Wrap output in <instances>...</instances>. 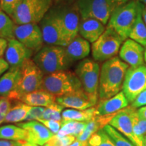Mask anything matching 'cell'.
Listing matches in <instances>:
<instances>
[{
	"instance_id": "49",
	"label": "cell",
	"mask_w": 146,
	"mask_h": 146,
	"mask_svg": "<svg viewBox=\"0 0 146 146\" xmlns=\"http://www.w3.org/2000/svg\"><path fill=\"white\" fill-rule=\"evenodd\" d=\"M143 144H144V146H146V135H145V138H144Z\"/></svg>"
},
{
	"instance_id": "21",
	"label": "cell",
	"mask_w": 146,
	"mask_h": 146,
	"mask_svg": "<svg viewBox=\"0 0 146 146\" xmlns=\"http://www.w3.org/2000/svg\"><path fill=\"white\" fill-rule=\"evenodd\" d=\"M64 48L67 56L72 62L85 59L91 50L90 43L79 35L76 36Z\"/></svg>"
},
{
	"instance_id": "13",
	"label": "cell",
	"mask_w": 146,
	"mask_h": 146,
	"mask_svg": "<svg viewBox=\"0 0 146 146\" xmlns=\"http://www.w3.org/2000/svg\"><path fill=\"white\" fill-rule=\"evenodd\" d=\"M14 37L35 53L43 46V38L39 24L27 23L15 25Z\"/></svg>"
},
{
	"instance_id": "46",
	"label": "cell",
	"mask_w": 146,
	"mask_h": 146,
	"mask_svg": "<svg viewBox=\"0 0 146 146\" xmlns=\"http://www.w3.org/2000/svg\"><path fill=\"white\" fill-rule=\"evenodd\" d=\"M56 3H75L76 0H54Z\"/></svg>"
},
{
	"instance_id": "30",
	"label": "cell",
	"mask_w": 146,
	"mask_h": 146,
	"mask_svg": "<svg viewBox=\"0 0 146 146\" xmlns=\"http://www.w3.org/2000/svg\"><path fill=\"white\" fill-rule=\"evenodd\" d=\"M103 129L112 140L115 146H135L130 140L111 125H106Z\"/></svg>"
},
{
	"instance_id": "25",
	"label": "cell",
	"mask_w": 146,
	"mask_h": 146,
	"mask_svg": "<svg viewBox=\"0 0 146 146\" xmlns=\"http://www.w3.org/2000/svg\"><path fill=\"white\" fill-rule=\"evenodd\" d=\"M16 104L11 107L10 110L5 116V123H18L24 121L27 114L32 106L25 104L23 102L20 101L14 102Z\"/></svg>"
},
{
	"instance_id": "32",
	"label": "cell",
	"mask_w": 146,
	"mask_h": 146,
	"mask_svg": "<svg viewBox=\"0 0 146 146\" xmlns=\"http://www.w3.org/2000/svg\"><path fill=\"white\" fill-rule=\"evenodd\" d=\"M64 109L62 106L58 104L57 102L52 104L50 106L45 108V110L43 112V116L40 119L45 120H54L58 121H62V113Z\"/></svg>"
},
{
	"instance_id": "6",
	"label": "cell",
	"mask_w": 146,
	"mask_h": 146,
	"mask_svg": "<svg viewBox=\"0 0 146 146\" xmlns=\"http://www.w3.org/2000/svg\"><path fill=\"white\" fill-rule=\"evenodd\" d=\"M129 0H76L81 18H92L107 25L113 12Z\"/></svg>"
},
{
	"instance_id": "1",
	"label": "cell",
	"mask_w": 146,
	"mask_h": 146,
	"mask_svg": "<svg viewBox=\"0 0 146 146\" xmlns=\"http://www.w3.org/2000/svg\"><path fill=\"white\" fill-rule=\"evenodd\" d=\"M129 65L115 56L104 62L100 68L99 101L114 96L123 89L125 76Z\"/></svg>"
},
{
	"instance_id": "23",
	"label": "cell",
	"mask_w": 146,
	"mask_h": 146,
	"mask_svg": "<svg viewBox=\"0 0 146 146\" xmlns=\"http://www.w3.org/2000/svg\"><path fill=\"white\" fill-rule=\"evenodd\" d=\"M21 76V67L10 68L0 77V97L8 98L15 90Z\"/></svg>"
},
{
	"instance_id": "34",
	"label": "cell",
	"mask_w": 146,
	"mask_h": 146,
	"mask_svg": "<svg viewBox=\"0 0 146 146\" xmlns=\"http://www.w3.org/2000/svg\"><path fill=\"white\" fill-rule=\"evenodd\" d=\"M22 1L23 0H0V9L12 17Z\"/></svg>"
},
{
	"instance_id": "5",
	"label": "cell",
	"mask_w": 146,
	"mask_h": 146,
	"mask_svg": "<svg viewBox=\"0 0 146 146\" xmlns=\"http://www.w3.org/2000/svg\"><path fill=\"white\" fill-rule=\"evenodd\" d=\"M44 76L33 59L27 60L21 66V76L17 86L8 98L12 102H17L24 95L41 89Z\"/></svg>"
},
{
	"instance_id": "43",
	"label": "cell",
	"mask_w": 146,
	"mask_h": 146,
	"mask_svg": "<svg viewBox=\"0 0 146 146\" xmlns=\"http://www.w3.org/2000/svg\"><path fill=\"white\" fill-rule=\"evenodd\" d=\"M137 121H138L139 125L140 126V127L141 128L142 131H143L144 134L146 135V120L142 119V118H141L138 116Z\"/></svg>"
},
{
	"instance_id": "11",
	"label": "cell",
	"mask_w": 146,
	"mask_h": 146,
	"mask_svg": "<svg viewBox=\"0 0 146 146\" xmlns=\"http://www.w3.org/2000/svg\"><path fill=\"white\" fill-rule=\"evenodd\" d=\"M43 41L47 45L65 47L69 43L61 25L50 10L39 23Z\"/></svg>"
},
{
	"instance_id": "36",
	"label": "cell",
	"mask_w": 146,
	"mask_h": 146,
	"mask_svg": "<svg viewBox=\"0 0 146 146\" xmlns=\"http://www.w3.org/2000/svg\"><path fill=\"white\" fill-rule=\"evenodd\" d=\"M12 101L6 98H0V125L4 123L8 111L12 107Z\"/></svg>"
},
{
	"instance_id": "45",
	"label": "cell",
	"mask_w": 146,
	"mask_h": 146,
	"mask_svg": "<svg viewBox=\"0 0 146 146\" xmlns=\"http://www.w3.org/2000/svg\"><path fill=\"white\" fill-rule=\"evenodd\" d=\"M19 142L20 146H38V145L30 143V142L25 141V140H21V141H19Z\"/></svg>"
},
{
	"instance_id": "41",
	"label": "cell",
	"mask_w": 146,
	"mask_h": 146,
	"mask_svg": "<svg viewBox=\"0 0 146 146\" xmlns=\"http://www.w3.org/2000/svg\"><path fill=\"white\" fill-rule=\"evenodd\" d=\"M0 146H18V141L0 139Z\"/></svg>"
},
{
	"instance_id": "10",
	"label": "cell",
	"mask_w": 146,
	"mask_h": 146,
	"mask_svg": "<svg viewBox=\"0 0 146 146\" xmlns=\"http://www.w3.org/2000/svg\"><path fill=\"white\" fill-rule=\"evenodd\" d=\"M57 18L69 43L78 35L81 14L75 3H58L50 9Z\"/></svg>"
},
{
	"instance_id": "4",
	"label": "cell",
	"mask_w": 146,
	"mask_h": 146,
	"mask_svg": "<svg viewBox=\"0 0 146 146\" xmlns=\"http://www.w3.org/2000/svg\"><path fill=\"white\" fill-rule=\"evenodd\" d=\"M41 89L56 97L72 94L83 89L76 73L67 70L45 74Z\"/></svg>"
},
{
	"instance_id": "31",
	"label": "cell",
	"mask_w": 146,
	"mask_h": 146,
	"mask_svg": "<svg viewBox=\"0 0 146 146\" xmlns=\"http://www.w3.org/2000/svg\"><path fill=\"white\" fill-rule=\"evenodd\" d=\"M89 146H115L112 140L103 129L94 133L88 140Z\"/></svg>"
},
{
	"instance_id": "18",
	"label": "cell",
	"mask_w": 146,
	"mask_h": 146,
	"mask_svg": "<svg viewBox=\"0 0 146 146\" xmlns=\"http://www.w3.org/2000/svg\"><path fill=\"white\" fill-rule=\"evenodd\" d=\"M56 102L64 108L81 110L94 107L97 104L85 94L83 89L72 94L56 97Z\"/></svg>"
},
{
	"instance_id": "16",
	"label": "cell",
	"mask_w": 146,
	"mask_h": 146,
	"mask_svg": "<svg viewBox=\"0 0 146 146\" xmlns=\"http://www.w3.org/2000/svg\"><path fill=\"white\" fill-rule=\"evenodd\" d=\"M8 44L5 53V59L10 65V68L21 67L27 60L32 57L34 52L17 39H8Z\"/></svg>"
},
{
	"instance_id": "50",
	"label": "cell",
	"mask_w": 146,
	"mask_h": 146,
	"mask_svg": "<svg viewBox=\"0 0 146 146\" xmlns=\"http://www.w3.org/2000/svg\"><path fill=\"white\" fill-rule=\"evenodd\" d=\"M141 3H143V4H146V0H140Z\"/></svg>"
},
{
	"instance_id": "15",
	"label": "cell",
	"mask_w": 146,
	"mask_h": 146,
	"mask_svg": "<svg viewBox=\"0 0 146 146\" xmlns=\"http://www.w3.org/2000/svg\"><path fill=\"white\" fill-rule=\"evenodd\" d=\"M145 47L128 38L123 42L119 51L120 59L131 67H138L144 65Z\"/></svg>"
},
{
	"instance_id": "7",
	"label": "cell",
	"mask_w": 146,
	"mask_h": 146,
	"mask_svg": "<svg viewBox=\"0 0 146 146\" xmlns=\"http://www.w3.org/2000/svg\"><path fill=\"white\" fill-rule=\"evenodd\" d=\"M54 0H23L12 14L16 25L39 24L53 6Z\"/></svg>"
},
{
	"instance_id": "22",
	"label": "cell",
	"mask_w": 146,
	"mask_h": 146,
	"mask_svg": "<svg viewBox=\"0 0 146 146\" xmlns=\"http://www.w3.org/2000/svg\"><path fill=\"white\" fill-rule=\"evenodd\" d=\"M56 96L44 89L37 90L24 95L19 100L20 102H23L25 104L30 106H41L48 107L56 102Z\"/></svg>"
},
{
	"instance_id": "39",
	"label": "cell",
	"mask_w": 146,
	"mask_h": 146,
	"mask_svg": "<svg viewBox=\"0 0 146 146\" xmlns=\"http://www.w3.org/2000/svg\"><path fill=\"white\" fill-rule=\"evenodd\" d=\"M9 68H10V65L8 62L5 60V59H3L2 57L0 58V77L6 71H8Z\"/></svg>"
},
{
	"instance_id": "20",
	"label": "cell",
	"mask_w": 146,
	"mask_h": 146,
	"mask_svg": "<svg viewBox=\"0 0 146 146\" xmlns=\"http://www.w3.org/2000/svg\"><path fill=\"white\" fill-rule=\"evenodd\" d=\"M129 102L123 91L109 99L98 102L96 104V115L104 116L116 114L120 110L129 106Z\"/></svg>"
},
{
	"instance_id": "28",
	"label": "cell",
	"mask_w": 146,
	"mask_h": 146,
	"mask_svg": "<svg viewBox=\"0 0 146 146\" xmlns=\"http://www.w3.org/2000/svg\"><path fill=\"white\" fill-rule=\"evenodd\" d=\"M129 38L146 47V25L142 17V12L139 14Z\"/></svg>"
},
{
	"instance_id": "37",
	"label": "cell",
	"mask_w": 146,
	"mask_h": 146,
	"mask_svg": "<svg viewBox=\"0 0 146 146\" xmlns=\"http://www.w3.org/2000/svg\"><path fill=\"white\" fill-rule=\"evenodd\" d=\"M38 121L43 124L45 127H47L54 135L57 134L62 127V121H58V120H54L39 119Z\"/></svg>"
},
{
	"instance_id": "29",
	"label": "cell",
	"mask_w": 146,
	"mask_h": 146,
	"mask_svg": "<svg viewBox=\"0 0 146 146\" xmlns=\"http://www.w3.org/2000/svg\"><path fill=\"white\" fill-rule=\"evenodd\" d=\"M15 25L12 18L0 9V37L8 40L15 38Z\"/></svg>"
},
{
	"instance_id": "14",
	"label": "cell",
	"mask_w": 146,
	"mask_h": 146,
	"mask_svg": "<svg viewBox=\"0 0 146 146\" xmlns=\"http://www.w3.org/2000/svg\"><path fill=\"white\" fill-rule=\"evenodd\" d=\"M131 110L132 107L130 106L120 110L111 120L109 125L119 131L135 146H143L140 143L135 135L131 116Z\"/></svg>"
},
{
	"instance_id": "42",
	"label": "cell",
	"mask_w": 146,
	"mask_h": 146,
	"mask_svg": "<svg viewBox=\"0 0 146 146\" xmlns=\"http://www.w3.org/2000/svg\"><path fill=\"white\" fill-rule=\"evenodd\" d=\"M138 116L142 119L146 120V106L141 107L140 108L137 110Z\"/></svg>"
},
{
	"instance_id": "9",
	"label": "cell",
	"mask_w": 146,
	"mask_h": 146,
	"mask_svg": "<svg viewBox=\"0 0 146 146\" xmlns=\"http://www.w3.org/2000/svg\"><path fill=\"white\" fill-rule=\"evenodd\" d=\"M74 72L81 82L85 94L93 101L98 103L100 74L99 64L95 60L83 59L77 65Z\"/></svg>"
},
{
	"instance_id": "8",
	"label": "cell",
	"mask_w": 146,
	"mask_h": 146,
	"mask_svg": "<svg viewBox=\"0 0 146 146\" xmlns=\"http://www.w3.org/2000/svg\"><path fill=\"white\" fill-rule=\"evenodd\" d=\"M125 41L112 28L106 27L105 31L91 45V53L95 61L105 62L116 56Z\"/></svg>"
},
{
	"instance_id": "48",
	"label": "cell",
	"mask_w": 146,
	"mask_h": 146,
	"mask_svg": "<svg viewBox=\"0 0 146 146\" xmlns=\"http://www.w3.org/2000/svg\"><path fill=\"white\" fill-rule=\"evenodd\" d=\"M144 59H145V61L146 62V47L145 49V53H144Z\"/></svg>"
},
{
	"instance_id": "17",
	"label": "cell",
	"mask_w": 146,
	"mask_h": 146,
	"mask_svg": "<svg viewBox=\"0 0 146 146\" xmlns=\"http://www.w3.org/2000/svg\"><path fill=\"white\" fill-rule=\"evenodd\" d=\"M17 125L26 131V141L40 146L44 145L54 135L43 124L36 120L18 123Z\"/></svg>"
},
{
	"instance_id": "12",
	"label": "cell",
	"mask_w": 146,
	"mask_h": 146,
	"mask_svg": "<svg viewBox=\"0 0 146 146\" xmlns=\"http://www.w3.org/2000/svg\"><path fill=\"white\" fill-rule=\"evenodd\" d=\"M146 89V66H129L126 72L123 92L129 103H132L141 91Z\"/></svg>"
},
{
	"instance_id": "33",
	"label": "cell",
	"mask_w": 146,
	"mask_h": 146,
	"mask_svg": "<svg viewBox=\"0 0 146 146\" xmlns=\"http://www.w3.org/2000/svg\"><path fill=\"white\" fill-rule=\"evenodd\" d=\"M76 140V137L72 135H67L59 137L56 135H53L43 146H68Z\"/></svg>"
},
{
	"instance_id": "40",
	"label": "cell",
	"mask_w": 146,
	"mask_h": 146,
	"mask_svg": "<svg viewBox=\"0 0 146 146\" xmlns=\"http://www.w3.org/2000/svg\"><path fill=\"white\" fill-rule=\"evenodd\" d=\"M8 39L0 37V58L5 55L7 47H8Z\"/></svg>"
},
{
	"instance_id": "35",
	"label": "cell",
	"mask_w": 146,
	"mask_h": 146,
	"mask_svg": "<svg viewBox=\"0 0 146 146\" xmlns=\"http://www.w3.org/2000/svg\"><path fill=\"white\" fill-rule=\"evenodd\" d=\"M45 110V107L41 106H32L31 109L29 110L26 118L24 121H32V120H38L43 116V112Z\"/></svg>"
},
{
	"instance_id": "26",
	"label": "cell",
	"mask_w": 146,
	"mask_h": 146,
	"mask_svg": "<svg viewBox=\"0 0 146 146\" xmlns=\"http://www.w3.org/2000/svg\"><path fill=\"white\" fill-rule=\"evenodd\" d=\"M87 122L62 120V125L56 135L59 137H63L67 135H72L76 138L83 133L87 126Z\"/></svg>"
},
{
	"instance_id": "24",
	"label": "cell",
	"mask_w": 146,
	"mask_h": 146,
	"mask_svg": "<svg viewBox=\"0 0 146 146\" xmlns=\"http://www.w3.org/2000/svg\"><path fill=\"white\" fill-rule=\"evenodd\" d=\"M96 116V106L86 110L66 109L62 113V120L64 121L88 122Z\"/></svg>"
},
{
	"instance_id": "44",
	"label": "cell",
	"mask_w": 146,
	"mask_h": 146,
	"mask_svg": "<svg viewBox=\"0 0 146 146\" xmlns=\"http://www.w3.org/2000/svg\"><path fill=\"white\" fill-rule=\"evenodd\" d=\"M68 146H89V144L88 141H81L76 139L75 141Z\"/></svg>"
},
{
	"instance_id": "2",
	"label": "cell",
	"mask_w": 146,
	"mask_h": 146,
	"mask_svg": "<svg viewBox=\"0 0 146 146\" xmlns=\"http://www.w3.org/2000/svg\"><path fill=\"white\" fill-rule=\"evenodd\" d=\"M144 6L140 0H129L113 12L107 26L114 29L125 41L129 38L139 14L143 12Z\"/></svg>"
},
{
	"instance_id": "38",
	"label": "cell",
	"mask_w": 146,
	"mask_h": 146,
	"mask_svg": "<svg viewBox=\"0 0 146 146\" xmlns=\"http://www.w3.org/2000/svg\"><path fill=\"white\" fill-rule=\"evenodd\" d=\"M145 106H146V89L141 91L133 100L132 103H131V106L134 108H141Z\"/></svg>"
},
{
	"instance_id": "27",
	"label": "cell",
	"mask_w": 146,
	"mask_h": 146,
	"mask_svg": "<svg viewBox=\"0 0 146 146\" xmlns=\"http://www.w3.org/2000/svg\"><path fill=\"white\" fill-rule=\"evenodd\" d=\"M0 139L26 141V131L18 125H6L0 127Z\"/></svg>"
},
{
	"instance_id": "19",
	"label": "cell",
	"mask_w": 146,
	"mask_h": 146,
	"mask_svg": "<svg viewBox=\"0 0 146 146\" xmlns=\"http://www.w3.org/2000/svg\"><path fill=\"white\" fill-rule=\"evenodd\" d=\"M106 27L102 22L92 18H81L78 35L89 43H94L105 31Z\"/></svg>"
},
{
	"instance_id": "47",
	"label": "cell",
	"mask_w": 146,
	"mask_h": 146,
	"mask_svg": "<svg viewBox=\"0 0 146 146\" xmlns=\"http://www.w3.org/2000/svg\"><path fill=\"white\" fill-rule=\"evenodd\" d=\"M142 17H143V20L146 25V5L144 6L143 12H142Z\"/></svg>"
},
{
	"instance_id": "3",
	"label": "cell",
	"mask_w": 146,
	"mask_h": 146,
	"mask_svg": "<svg viewBox=\"0 0 146 146\" xmlns=\"http://www.w3.org/2000/svg\"><path fill=\"white\" fill-rule=\"evenodd\" d=\"M33 60L45 75L67 70L72 63L67 56L64 47L52 45H43L36 53Z\"/></svg>"
}]
</instances>
